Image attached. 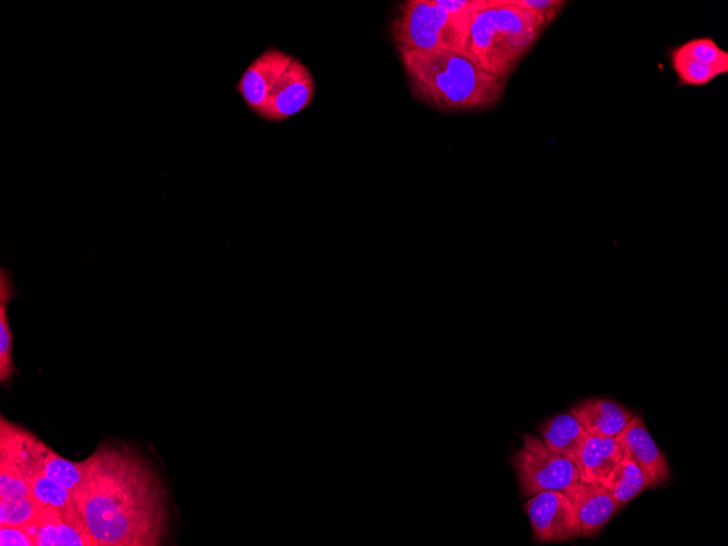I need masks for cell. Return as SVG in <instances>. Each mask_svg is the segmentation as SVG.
<instances>
[{
	"label": "cell",
	"mask_w": 728,
	"mask_h": 546,
	"mask_svg": "<svg viewBox=\"0 0 728 546\" xmlns=\"http://www.w3.org/2000/svg\"><path fill=\"white\" fill-rule=\"evenodd\" d=\"M315 83L308 68L293 58L289 68L277 82L260 113L268 121H281L311 105Z\"/></svg>",
	"instance_id": "cell-9"
},
{
	"label": "cell",
	"mask_w": 728,
	"mask_h": 546,
	"mask_svg": "<svg viewBox=\"0 0 728 546\" xmlns=\"http://www.w3.org/2000/svg\"><path fill=\"white\" fill-rule=\"evenodd\" d=\"M43 470L47 476L73 494L83 481L84 461H70L47 447L43 460Z\"/></svg>",
	"instance_id": "cell-18"
},
{
	"label": "cell",
	"mask_w": 728,
	"mask_h": 546,
	"mask_svg": "<svg viewBox=\"0 0 728 546\" xmlns=\"http://www.w3.org/2000/svg\"><path fill=\"white\" fill-rule=\"evenodd\" d=\"M568 412L590 433L604 437H615L632 418L634 413L628 408L606 398H587Z\"/></svg>",
	"instance_id": "cell-12"
},
{
	"label": "cell",
	"mask_w": 728,
	"mask_h": 546,
	"mask_svg": "<svg viewBox=\"0 0 728 546\" xmlns=\"http://www.w3.org/2000/svg\"><path fill=\"white\" fill-rule=\"evenodd\" d=\"M23 529L35 541L36 546H96L76 507L61 511L44 506L38 514Z\"/></svg>",
	"instance_id": "cell-8"
},
{
	"label": "cell",
	"mask_w": 728,
	"mask_h": 546,
	"mask_svg": "<svg viewBox=\"0 0 728 546\" xmlns=\"http://www.w3.org/2000/svg\"><path fill=\"white\" fill-rule=\"evenodd\" d=\"M1 546H36L34 538L23 527L0 525Z\"/></svg>",
	"instance_id": "cell-23"
},
{
	"label": "cell",
	"mask_w": 728,
	"mask_h": 546,
	"mask_svg": "<svg viewBox=\"0 0 728 546\" xmlns=\"http://www.w3.org/2000/svg\"><path fill=\"white\" fill-rule=\"evenodd\" d=\"M538 433L549 449L569 458L574 463L589 430L567 412L543 421L538 426Z\"/></svg>",
	"instance_id": "cell-14"
},
{
	"label": "cell",
	"mask_w": 728,
	"mask_h": 546,
	"mask_svg": "<svg viewBox=\"0 0 728 546\" xmlns=\"http://www.w3.org/2000/svg\"><path fill=\"white\" fill-rule=\"evenodd\" d=\"M410 92L444 112L487 110L503 97L509 78L493 75L454 49L398 51Z\"/></svg>",
	"instance_id": "cell-2"
},
{
	"label": "cell",
	"mask_w": 728,
	"mask_h": 546,
	"mask_svg": "<svg viewBox=\"0 0 728 546\" xmlns=\"http://www.w3.org/2000/svg\"><path fill=\"white\" fill-rule=\"evenodd\" d=\"M677 47L699 62L728 68V51L719 47L712 37L692 38Z\"/></svg>",
	"instance_id": "cell-20"
},
{
	"label": "cell",
	"mask_w": 728,
	"mask_h": 546,
	"mask_svg": "<svg viewBox=\"0 0 728 546\" xmlns=\"http://www.w3.org/2000/svg\"><path fill=\"white\" fill-rule=\"evenodd\" d=\"M515 3L530 10L548 26L567 4L563 0H514Z\"/></svg>",
	"instance_id": "cell-22"
},
{
	"label": "cell",
	"mask_w": 728,
	"mask_h": 546,
	"mask_svg": "<svg viewBox=\"0 0 728 546\" xmlns=\"http://www.w3.org/2000/svg\"><path fill=\"white\" fill-rule=\"evenodd\" d=\"M668 56L678 86H704L717 76L728 73V68L699 62L680 51L677 46L669 50Z\"/></svg>",
	"instance_id": "cell-17"
},
{
	"label": "cell",
	"mask_w": 728,
	"mask_h": 546,
	"mask_svg": "<svg viewBox=\"0 0 728 546\" xmlns=\"http://www.w3.org/2000/svg\"><path fill=\"white\" fill-rule=\"evenodd\" d=\"M621 458V446L614 437L598 436L589 432L574 464L579 469L581 481L599 482Z\"/></svg>",
	"instance_id": "cell-13"
},
{
	"label": "cell",
	"mask_w": 728,
	"mask_h": 546,
	"mask_svg": "<svg viewBox=\"0 0 728 546\" xmlns=\"http://www.w3.org/2000/svg\"><path fill=\"white\" fill-rule=\"evenodd\" d=\"M44 506L33 496L0 499V525L24 527Z\"/></svg>",
	"instance_id": "cell-19"
},
{
	"label": "cell",
	"mask_w": 728,
	"mask_h": 546,
	"mask_svg": "<svg viewBox=\"0 0 728 546\" xmlns=\"http://www.w3.org/2000/svg\"><path fill=\"white\" fill-rule=\"evenodd\" d=\"M32 496L31 488L20 470L4 458H0V499Z\"/></svg>",
	"instance_id": "cell-21"
},
{
	"label": "cell",
	"mask_w": 728,
	"mask_h": 546,
	"mask_svg": "<svg viewBox=\"0 0 728 546\" xmlns=\"http://www.w3.org/2000/svg\"><path fill=\"white\" fill-rule=\"evenodd\" d=\"M546 27L514 0H475L460 52L488 73L509 78Z\"/></svg>",
	"instance_id": "cell-3"
},
{
	"label": "cell",
	"mask_w": 728,
	"mask_h": 546,
	"mask_svg": "<svg viewBox=\"0 0 728 546\" xmlns=\"http://www.w3.org/2000/svg\"><path fill=\"white\" fill-rule=\"evenodd\" d=\"M522 439L523 445L513 454L511 464L524 497L544 490H562L580 480L573 461L549 449L542 438L524 434Z\"/></svg>",
	"instance_id": "cell-5"
},
{
	"label": "cell",
	"mask_w": 728,
	"mask_h": 546,
	"mask_svg": "<svg viewBox=\"0 0 728 546\" xmlns=\"http://www.w3.org/2000/svg\"><path fill=\"white\" fill-rule=\"evenodd\" d=\"M562 490L575 508L583 537L594 536L622 506L598 482L579 480Z\"/></svg>",
	"instance_id": "cell-11"
},
{
	"label": "cell",
	"mask_w": 728,
	"mask_h": 546,
	"mask_svg": "<svg viewBox=\"0 0 728 546\" xmlns=\"http://www.w3.org/2000/svg\"><path fill=\"white\" fill-rule=\"evenodd\" d=\"M614 438L621 446L622 458L631 460L643 473L646 488L667 482L669 464L646 429L641 413L634 414Z\"/></svg>",
	"instance_id": "cell-7"
},
{
	"label": "cell",
	"mask_w": 728,
	"mask_h": 546,
	"mask_svg": "<svg viewBox=\"0 0 728 546\" xmlns=\"http://www.w3.org/2000/svg\"><path fill=\"white\" fill-rule=\"evenodd\" d=\"M83 461L74 503L97 545H161L169 526L167 494L150 463L132 447L112 444Z\"/></svg>",
	"instance_id": "cell-1"
},
{
	"label": "cell",
	"mask_w": 728,
	"mask_h": 546,
	"mask_svg": "<svg viewBox=\"0 0 728 546\" xmlns=\"http://www.w3.org/2000/svg\"><path fill=\"white\" fill-rule=\"evenodd\" d=\"M598 483L614 499L622 503L633 499L646 488L643 473L635 463L627 458H621Z\"/></svg>",
	"instance_id": "cell-16"
},
{
	"label": "cell",
	"mask_w": 728,
	"mask_h": 546,
	"mask_svg": "<svg viewBox=\"0 0 728 546\" xmlns=\"http://www.w3.org/2000/svg\"><path fill=\"white\" fill-rule=\"evenodd\" d=\"M16 298L12 272L0 269V381L8 383L16 373L12 356L14 335L8 319V303Z\"/></svg>",
	"instance_id": "cell-15"
},
{
	"label": "cell",
	"mask_w": 728,
	"mask_h": 546,
	"mask_svg": "<svg viewBox=\"0 0 728 546\" xmlns=\"http://www.w3.org/2000/svg\"><path fill=\"white\" fill-rule=\"evenodd\" d=\"M450 14H461L468 11L475 0H436Z\"/></svg>",
	"instance_id": "cell-24"
},
{
	"label": "cell",
	"mask_w": 728,
	"mask_h": 546,
	"mask_svg": "<svg viewBox=\"0 0 728 546\" xmlns=\"http://www.w3.org/2000/svg\"><path fill=\"white\" fill-rule=\"evenodd\" d=\"M292 59V56L279 49H266L242 73L236 89L257 116L263 112L274 87Z\"/></svg>",
	"instance_id": "cell-10"
},
{
	"label": "cell",
	"mask_w": 728,
	"mask_h": 546,
	"mask_svg": "<svg viewBox=\"0 0 728 546\" xmlns=\"http://www.w3.org/2000/svg\"><path fill=\"white\" fill-rule=\"evenodd\" d=\"M524 511L537 543L574 541L581 536L575 508L563 490H544L526 500Z\"/></svg>",
	"instance_id": "cell-6"
},
{
	"label": "cell",
	"mask_w": 728,
	"mask_h": 546,
	"mask_svg": "<svg viewBox=\"0 0 728 546\" xmlns=\"http://www.w3.org/2000/svg\"><path fill=\"white\" fill-rule=\"evenodd\" d=\"M472 7L461 14H450L436 0H408L399 3L390 26L397 51H460Z\"/></svg>",
	"instance_id": "cell-4"
}]
</instances>
